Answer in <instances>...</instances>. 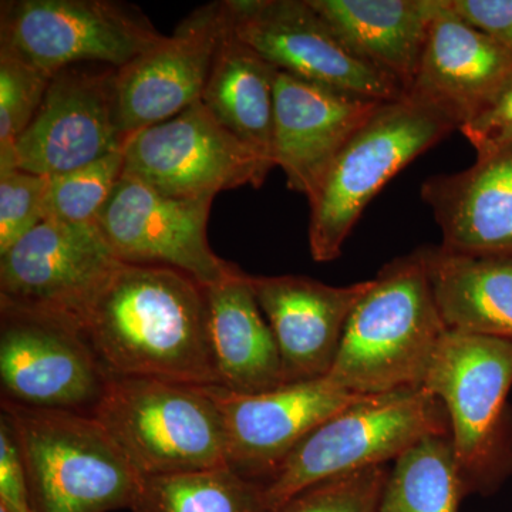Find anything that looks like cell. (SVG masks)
<instances>
[{"mask_svg":"<svg viewBox=\"0 0 512 512\" xmlns=\"http://www.w3.org/2000/svg\"><path fill=\"white\" fill-rule=\"evenodd\" d=\"M107 380L76 325L0 305L2 402L92 414Z\"/></svg>","mask_w":512,"mask_h":512,"instance_id":"11","label":"cell"},{"mask_svg":"<svg viewBox=\"0 0 512 512\" xmlns=\"http://www.w3.org/2000/svg\"><path fill=\"white\" fill-rule=\"evenodd\" d=\"M274 167L221 126L200 100L131 137L123 175L168 197L214 201L242 185L261 187Z\"/></svg>","mask_w":512,"mask_h":512,"instance_id":"9","label":"cell"},{"mask_svg":"<svg viewBox=\"0 0 512 512\" xmlns=\"http://www.w3.org/2000/svg\"><path fill=\"white\" fill-rule=\"evenodd\" d=\"M421 198L461 255H512V146L478 156L467 170L427 178Z\"/></svg>","mask_w":512,"mask_h":512,"instance_id":"20","label":"cell"},{"mask_svg":"<svg viewBox=\"0 0 512 512\" xmlns=\"http://www.w3.org/2000/svg\"><path fill=\"white\" fill-rule=\"evenodd\" d=\"M390 467L332 478L293 495L274 512H376Z\"/></svg>","mask_w":512,"mask_h":512,"instance_id":"29","label":"cell"},{"mask_svg":"<svg viewBox=\"0 0 512 512\" xmlns=\"http://www.w3.org/2000/svg\"><path fill=\"white\" fill-rule=\"evenodd\" d=\"M47 181L23 170L0 175V255L45 221Z\"/></svg>","mask_w":512,"mask_h":512,"instance_id":"30","label":"cell"},{"mask_svg":"<svg viewBox=\"0 0 512 512\" xmlns=\"http://www.w3.org/2000/svg\"><path fill=\"white\" fill-rule=\"evenodd\" d=\"M0 508L6 512H35L29 500L28 478L12 424L0 416Z\"/></svg>","mask_w":512,"mask_h":512,"instance_id":"32","label":"cell"},{"mask_svg":"<svg viewBox=\"0 0 512 512\" xmlns=\"http://www.w3.org/2000/svg\"><path fill=\"white\" fill-rule=\"evenodd\" d=\"M211 207L212 200L168 197L123 175L96 224L123 264L177 269L207 288L238 268L208 242Z\"/></svg>","mask_w":512,"mask_h":512,"instance_id":"13","label":"cell"},{"mask_svg":"<svg viewBox=\"0 0 512 512\" xmlns=\"http://www.w3.org/2000/svg\"><path fill=\"white\" fill-rule=\"evenodd\" d=\"M434 434H450V421L443 403L423 386L360 397L319 424L261 481L266 511L322 481L387 466Z\"/></svg>","mask_w":512,"mask_h":512,"instance_id":"4","label":"cell"},{"mask_svg":"<svg viewBox=\"0 0 512 512\" xmlns=\"http://www.w3.org/2000/svg\"><path fill=\"white\" fill-rule=\"evenodd\" d=\"M220 409L227 463L249 480L264 481L323 421L360 399L329 376L242 394L210 386Z\"/></svg>","mask_w":512,"mask_h":512,"instance_id":"15","label":"cell"},{"mask_svg":"<svg viewBox=\"0 0 512 512\" xmlns=\"http://www.w3.org/2000/svg\"><path fill=\"white\" fill-rule=\"evenodd\" d=\"M92 416L143 478L228 466L210 386L110 376Z\"/></svg>","mask_w":512,"mask_h":512,"instance_id":"5","label":"cell"},{"mask_svg":"<svg viewBox=\"0 0 512 512\" xmlns=\"http://www.w3.org/2000/svg\"><path fill=\"white\" fill-rule=\"evenodd\" d=\"M50 79L20 57L0 50V175L18 170L16 146L42 106Z\"/></svg>","mask_w":512,"mask_h":512,"instance_id":"28","label":"cell"},{"mask_svg":"<svg viewBox=\"0 0 512 512\" xmlns=\"http://www.w3.org/2000/svg\"><path fill=\"white\" fill-rule=\"evenodd\" d=\"M464 491L450 434H434L393 461L376 512H458Z\"/></svg>","mask_w":512,"mask_h":512,"instance_id":"25","label":"cell"},{"mask_svg":"<svg viewBox=\"0 0 512 512\" xmlns=\"http://www.w3.org/2000/svg\"><path fill=\"white\" fill-rule=\"evenodd\" d=\"M276 73L232 32L224 10V28L201 101L221 126L274 165Z\"/></svg>","mask_w":512,"mask_h":512,"instance_id":"24","label":"cell"},{"mask_svg":"<svg viewBox=\"0 0 512 512\" xmlns=\"http://www.w3.org/2000/svg\"><path fill=\"white\" fill-rule=\"evenodd\" d=\"M165 36L119 0H3L0 50L47 76L76 64L121 69Z\"/></svg>","mask_w":512,"mask_h":512,"instance_id":"7","label":"cell"},{"mask_svg":"<svg viewBox=\"0 0 512 512\" xmlns=\"http://www.w3.org/2000/svg\"><path fill=\"white\" fill-rule=\"evenodd\" d=\"M116 70L76 64L50 79L42 106L16 146L18 170L53 177L127 147L117 124Z\"/></svg>","mask_w":512,"mask_h":512,"instance_id":"14","label":"cell"},{"mask_svg":"<svg viewBox=\"0 0 512 512\" xmlns=\"http://www.w3.org/2000/svg\"><path fill=\"white\" fill-rule=\"evenodd\" d=\"M79 326L109 377L218 386L205 286L184 272L121 264Z\"/></svg>","mask_w":512,"mask_h":512,"instance_id":"1","label":"cell"},{"mask_svg":"<svg viewBox=\"0 0 512 512\" xmlns=\"http://www.w3.org/2000/svg\"><path fill=\"white\" fill-rule=\"evenodd\" d=\"M511 80L512 55L461 19L448 0H439L416 79L406 96L439 111L460 128Z\"/></svg>","mask_w":512,"mask_h":512,"instance_id":"19","label":"cell"},{"mask_svg":"<svg viewBox=\"0 0 512 512\" xmlns=\"http://www.w3.org/2000/svg\"><path fill=\"white\" fill-rule=\"evenodd\" d=\"M420 251L448 329L512 340V255Z\"/></svg>","mask_w":512,"mask_h":512,"instance_id":"23","label":"cell"},{"mask_svg":"<svg viewBox=\"0 0 512 512\" xmlns=\"http://www.w3.org/2000/svg\"><path fill=\"white\" fill-rule=\"evenodd\" d=\"M447 330L419 249L372 279L328 376L359 396L419 387Z\"/></svg>","mask_w":512,"mask_h":512,"instance_id":"2","label":"cell"},{"mask_svg":"<svg viewBox=\"0 0 512 512\" xmlns=\"http://www.w3.org/2000/svg\"><path fill=\"white\" fill-rule=\"evenodd\" d=\"M123 264L97 224L43 221L0 255V305L80 319Z\"/></svg>","mask_w":512,"mask_h":512,"instance_id":"12","label":"cell"},{"mask_svg":"<svg viewBox=\"0 0 512 512\" xmlns=\"http://www.w3.org/2000/svg\"><path fill=\"white\" fill-rule=\"evenodd\" d=\"M126 148L47 181L43 218L60 224H96L124 173Z\"/></svg>","mask_w":512,"mask_h":512,"instance_id":"27","label":"cell"},{"mask_svg":"<svg viewBox=\"0 0 512 512\" xmlns=\"http://www.w3.org/2000/svg\"><path fill=\"white\" fill-rule=\"evenodd\" d=\"M208 335L218 386L255 394L286 384L281 353L252 291L249 275L237 268L207 286Z\"/></svg>","mask_w":512,"mask_h":512,"instance_id":"21","label":"cell"},{"mask_svg":"<svg viewBox=\"0 0 512 512\" xmlns=\"http://www.w3.org/2000/svg\"><path fill=\"white\" fill-rule=\"evenodd\" d=\"M0 512H6L5 510H3V508H0Z\"/></svg>","mask_w":512,"mask_h":512,"instance_id":"34","label":"cell"},{"mask_svg":"<svg viewBox=\"0 0 512 512\" xmlns=\"http://www.w3.org/2000/svg\"><path fill=\"white\" fill-rule=\"evenodd\" d=\"M421 386L446 407L466 490L493 480L504 453L512 340L448 329Z\"/></svg>","mask_w":512,"mask_h":512,"instance_id":"8","label":"cell"},{"mask_svg":"<svg viewBox=\"0 0 512 512\" xmlns=\"http://www.w3.org/2000/svg\"><path fill=\"white\" fill-rule=\"evenodd\" d=\"M308 2L343 45L409 92L439 0Z\"/></svg>","mask_w":512,"mask_h":512,"instance_id":"22","label":"cell"},{"mask_svg":"<svg viewBox=\"0 0 512 512\" xmlns=\"http://www.w3.org/2000/svg\"><path fill=\"white\" fill-rule=\"evenodd\" d=\"M249 282L274 333L286 383L329 375L350 315L372 286V279L332 286L298 275H249Z\"/></svg>","mask_w":512,"mask_h":512,"instance_id":"17","label":"cell"},{"mask_svg":"<svg viewBox=\"0 0 512 512\" xmlns=\"http://www.w3.org/2000/svg\"><path fill=\"white\" fill-rule=\"evenodd\" d=\"M382 104L278 70L272 156L289 190L309 200L342 147Z\"/></svg>","mask_w":512,"mask_h":512,"instance_id":"18","label":"cell"},{"mask_svg":"<svg viewBox=\"0 0 512 512\" xmlns=\"http://www.w3.org/2000/svg\"><path fill=\"white\" fill-rule=\"evenodd\" d=\"M222 28V2L200 6L173 35L116 70L117 124L127 141L201 100Z\"/></svg>","mask_w":512,"mask_h":512,"instance_id":"16","label":"cell"},{"mask_svg":"<svg viewBox=\"0 0 512 512\" xmlns=\"http://www.w3.org/2000/svg\"><path fill=\"white\" fill-rule=\"evenodd\" d=\"M35 512L131 510L143 477L92 414L2 402Z\"/></svg>","mask_w":512,"mask_h":512,"instance_id":"3","label":"cell"},{"mask_svg":"<svg viewBox=\"0 0 512 512\" xmlns=\"http://www.w3.org/2000/svg\"><path fill=\"white\" fill-rule=\"evenodd\" d=\"M451 9L512 55V0H448Z\"/></svg>","mask_w":512,"mask_h":512,"instance_id":"33","label":"cell"},{"mask_svg":"<svg viewBox=\"0 0 512 512\" xmlns=\"http://www.w3.org/2000/svg\"><path fill=\"white\" fill-rule=\"evenodd\" d=\"M477 157L512 146V80L474 119L458 128Z\"/></svg>","mask_w":512,"mask_h":512,"instance_id":"31","label":"cell"},{"mask_svg":"<svg viewBox=\"0 0 512 512\" xmlns=\"http://www.w3.org/2000/svg\"><path fill=\"white\" fill-rule=\"evenodd\" d=\"M458 130L426 104L404 96L383 103L349 138L309 198V248L316 262L342 255L367 205L400 171Z\"/></svg>","mask_w":512,"mask_h":512,"instance_id":"6","label":"cell"},{"mask_svg":"<svg viewBox=\"0 0 512 512\" xmlns=\"http://www.w3.org/2000/svg\"><path fill=\"white\" fill-rule=\"evenodd\" d=\"M224 10L238 39L279 72L380 103L406 96L343 45L308 0H224Z\"/></svg>","mask_w":512,"mask_h":512,"instance_id":"10","label":"cell"},{"mask_svg":"<svg viewBox=\"0 0 512 512\" xmlns=\"http://www.w3.org/2000/svg\"><path fill=\"white\" fill-rule=\"evenodd\" d=\"M133 512H268L259 481L229 466L144 477Z\"/></svg>","mask_w":512,"mask_h":512,"instance_id":"26","label":"cell"}]
</instances>
